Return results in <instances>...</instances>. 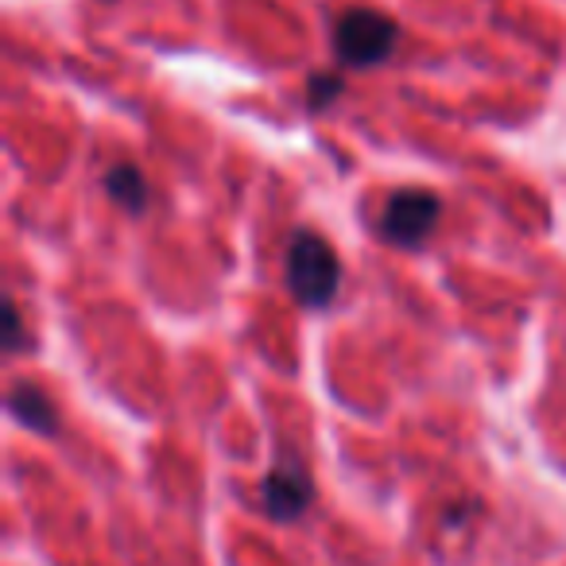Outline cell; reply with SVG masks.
Here are the masks:
<instances>
[{
    "mask_svg": "<svg viewBox=\"0 0 566 566\" xmlns=\"http://www.w3.org/2000/svg\"><path fill=\"white\" fill-rule=\"evenodd\" d=\"M24 346V326H20V311L17 303H4V349L9 354H17V349Z\"/></svg>",
    "mask_w": 566,
    "mask_h": 566,
    "instance_id": "cell-8",
    "label": "cell"
},
{
    "mask_svg": "<svg viewBox=\"0 0 566 566\" xmlns=\"http://www.w3.org/2000/svg\"><path fill=\"white\" fill-rule=\"evenodd\" d=\"M9 411H12V419H17L20 427H28V431H35V434H55V427H59L55 403H51L35 385H17V388H12V392H9Z\"/></svg>",
    "mask_w": 566,
    "mask_h": 566,
    "instance_id": "cell-5",
    "label": "cell"
},
{
    "mask_svg": "<svg viewBox=\"0 0 566 566\" xmlns=\"http://www.w3.org/2000/svg\"><path fill=\"white\" fill-rule=\"evenodd\" d=\"M442 202L431 195V190H396L385 202V213H380V237L392 244H403V249H416L439 226Z\"/></svg>",
    "mask_w": 566,
    "mask_h": 566,
    "instance_id": "cell-3",
    "label": "cell"
},
{
    "mask_svg": "<svg viewBox=\"0 0 566 566\" xmlns=\"http://www.w3.org/2000/svg\"><path fill=\"white\" fill-rule=\"evenodd\" d=\"M105 190L117 206H125L128 213H140L148 206L151 190H148V179L140 175V167L133 164H117L109 175H105Z\"/></svg>",
    "mask_w": 566,
    "mask_h": 566,
    "instance_id": "cell-6",
    "label": "cell"
},
{
    "mask_svg": "<svg viewBox=\"0 0 566 566\" xmlns=\"http://www.w3.org/2000/svg\"><path fill=\"white\" fill-rule=\"evenodd\" d=\"M400 43V28L373 9H349L346 17L334 24V55L349 71H365V66L385 63Z\"/></svg>",
    "mask_w": 566,
    "mask_h": 566,
    "instance_id": "cell-2",
    "label": "cell"
},
{
    "mask_svg": "<svg viewBox=\"0 0 566 566\" xmlns=\"http://www.w3.org/2000/svg\"><path fill=\"white\" fill-rule=\"evenodd\" d=\"M342 90H346L342 74H315V78H311V86H307L311 109H326V105H331L334 97H342Z\"/></svg>",
    "mask_w": 566,
    "mask_h": 566,
    "instance_id": "cell-7",
    "label": "cell"
},
{
    "mask_svg": "<svg viewBox=\"0 0 566 566\" xmlns=\"http://www.w3.org/2000/svg\"><path fill=\"white\" fill-rule=\"evenodd\" d=\"M260 496H264V509L272 520H300L303 512L311 509V496H315V485H311L307 465L295 454H280L272 465V473L260 485Z\"/></svg>",
    "mask_w": 566,
    "mask_h": 566,
    "instance_id": "cell-4",
    "label": "cell"
},
{
    "mask_svg": "<svg viewBox=\"0 0 566 566\" xmlns=\"http://www.w3.org/2000/svg\"><path fill=\"white\" fill-rule=\"evenodd\" d=\"M342 264L338 252L323 241L318 233H295L287 244V287L303 307H326L338 292Z\"/></svg>",
    "mask_w": 566,
    "mask_h": 566,
    "instance_id": "cell-1",
    "label": "cell"
}]
</instances>
